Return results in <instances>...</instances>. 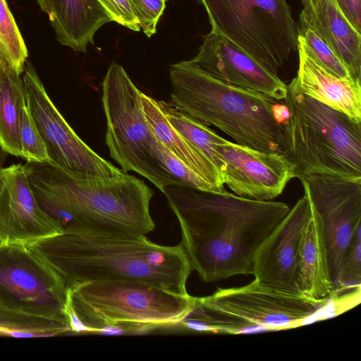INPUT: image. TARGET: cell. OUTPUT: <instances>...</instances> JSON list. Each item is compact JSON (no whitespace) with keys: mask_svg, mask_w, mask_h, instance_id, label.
Here are the masks:
<instances>
[{"mask_svg":"<svg viewBox=\"0 0 361 361\" xmlns=\"http://www.w3.org/2000/svg\"><path fill=\"white\" fill-rule=\"evenodd\" d=\"M162 192L192 270L207 283L252 274L255 254L290 210L282 202L170 185Z\"/></svg>","mask_w":361,"mask_h":361,"instance_id":"1","label":"cell"},{"mask_svg":"<svg viewBox=\"0 0 361 361\" xmlns=\"http://www.w3.org/2000/svg\"><path fill=\"white\" fill-rule=\"evenodd\" d=\"M24 166L39 205L63 233L137 237L156 227L149 212L154 191L128 173L79 178L48 163L26 161Z\"/></svg>","mask_w":361,"mask_h":361,"instance_id":"2","label":"cell"},{"mask_svg":"<svg viewBox=\"0 0 361 361\" xmlns=\"http://www.w3.org/2000/svg\"><path fill=\"white\" fill-rule=\"evenodd\" d=\"M64 280L68 288L110 280H140L188 294L192 271L180 244H157L146 235L99 237L61 233L26 243Z\"/></svg>","mask_w":361,"mask_h":361,"instance_id":"3","label":"cell"},{"mask_svg":"<svg viewBox=\"0 0 361 361\" xmlns=\"http://www.w3.org/2000/svg\"><path fill=\"white\" fill-rule=\"evenodd\" d=\"M169 75L177 110L218 128L236 143L283 153L288 109L283 100L228 85L189 61L173 64Z\"/></svg>","mask_w":361,"mask_h":361,"instance_id":"4","label":"cell"},{"mask_svg":"<svg viewBox=\"0 0 361 361\" xmlns=\"http://www.w3.org/2000/svg\"><path fill=\"white\" fill-rule=\"evenodd\" d=\"M68 288L80 334H128L174 326L197 300L140 280L90 281Z\"/></svg>","mask_w":361,"mask_h":361,"instance_id":"5","label":"cell"},{"mask_svg":"<svg viewBox=\"0 0 361 361\" xmlns=\"http://www.w3.org/2000/svg\"><path fill=\"white\" fill-rule=\"evenodd\" d=\"M288 109L283 154L295 175L361 180V122L303 93L295 77L283 100Z\"/></svg>","mask_w":361,"mask_h":361,"instance_id":"6","label":"cell"},{"mask_svg":"<svg viewBox=\"0 0 361 361\" xmlns=\"http://www.w3.org/2000/svg\"><path fill=\"white\" fill-rule=\"evenodd\" d=\"M140 92L122 66L110 64L102 82L106 144L124 172L141 175L162 192L177 184L164 164L161 142L145 118Z\"/></svg>","mask_w":361,"mask_h":361,"instance_id":"7","label":"cell"},{"mask_svg":"<svg viewBox=\"0 0 361 361\" xmlns=\"http://www.w3.org/2000/svg\"><path fill=\"white\" fill-rule=\"evenodd\" d=\"M212 31L278 75L297 50L298 25L286 0H198Z\"/></svg>","mask_w":361,"mask_h":361,"instance_id":"8","label":"cell"},{"mask_svg":"<svg viewBox=\"0 0 361 361\" xmlns=\"http://www.w3.org/2000/svg\"><path fill=\"white\" fill-rule=\"evenodd\" d=\"M327 299L280 291L255 279L243 286L219 288L210 295L197 297L196 305L225 334H238L301 326Z\"/></svg>","mask_w":361,"mask_h":361,"instance_id":"9","label":"cell"},{"mask_svg":"<svg viewBox=\"0 0 361 361\" xmlns=\"http://www.w3.org/2000/svg\"><path fill=\"white\" fill-rule=\"evenodd\" d=\"M67 300L63 278L28 245L0 250V305L68 323Z\"/></svg>","mask_w":361,"mask_h":361,"instance_id":"10","label":"cell"},{"mask_svg":"<svg viewBox=\"0 0 361 361\" xmlns=\"http://www.w3.org/2000/svg\"><path fill=\"white\" fill-rule=\"evenodd\" d=\"M23 84L27 109L47 147L51 164L79 178H106L124 171L84 142L60 114L35 68L26 61Z\"/></svg>","mask_w":361,"mask_h":361,"instance_id":"11","label":"cell"},{"mask_svg":"<svg viewBox=\"0 0 361 361\" xmlns=\"http://www.w3.org/2000/svg\"><path fill=\"white\" fill-rule=\"evenodd\" d=\"M298 178L310 207L322 223L334 290L351 240L361 226V180L319 173Z\"/></svg>","mask_w":361,"mask_h":361,"instance_id":"12","label":"cell"},{"mask_svg":"<svg viewBox=\"0 0 361 361\" xmlns=\"http://www.w3.org/2000/svg\"><path fill=\"white\" fill-rule=\"evenodd\" d=\"M215 147L225 164L224 185L238 196L271 201L296 178L295 166L282 153L258 150L226 139Z\"/></svg>","mask_w":361,"mask_h":361,"instance_id":"13","label":"cell"},{"mask_svg":"<svg viewBox=\"0 0 361 361\" xmlns=\"http://www.w3.org/2000/svg\"><path fill=\"white\" fill-rule=\"evenodd\" d=\"M310 213V203L304 194L258 248L252 274L255 279L280 291L299 293L300 239Z\"/></svg>","mask_w":361,"mask_h":361,"instance_id":"14","label":"cell"},{"mask_svg":"<svg viewBox=\"0 0 361 361\" xmlns=\"http://www.w3.org/2000/svg\"><path fill=\"white\" fill-rule=\"evenodd\" d=\"M0 233L8 243L63 233L60 225L39 205L20 163L0 167Z\"/></svg>","mask_w":361,"mask_h":361,"instance_id":"15","label":"cell"},{"mask_svg":"<svg viewBox=\"0 0 361 361\" xmlns=\"http://www.w3.org/2000/svg\"><path fill=\"white\" fill-rule=\"evenodd\" d=\"M211 76L235 87L283 100L287 85L244 51L211 30L197 55L189 61Z\"/></svg>","mask_w":361,"mask_h":361,"instance_id":"16","label":"cell"},{"mask_svg":"<svg viewBox=\"0 0 361 361\" xmlns=\"http://www.w3.org/2000/svg\"><path fill=\"white\" fill-rule=\"evenodd\" d=\"M302 14L343 63L350 78L361 82V33L339 9L336 0H301Z\"/></svg>","mask_w":361,"mask_h":361,"instance_id":"17","label":"cell"},{"mask_svg":"<svg viewBox=\"0 0 361 361\" xmlns=\"http://www.w3.org/2000/svg\"><path fill=\"white\" fill-rule=\"evenodd\" d=\"M47 14L57 40L75 51L86 53L95 32L112 20L98 0H37Z\"/></svg>","mask_w":361,"mask_h":361,"instance_id":"18","label":"cell"},{"mask_svg":"<svg viewBox=\"0 0 361 361\" xmlns=\"http://www.w3.org/2000/svg\"><path fill=\"white\" fill-rule=\"evenodd\" d=\"M299 64L295 77L300 90L319 102L361 122V85L331 75L297 45Z\"/></svg>","mask_w":361,"mask_h":361,"instance_id":"19","label":"cell"},{"mask_svg":"<svg viewBox=\"0 0 361 361\" xmlns=\"http://www.w3.org/2000/svg\"><path fill=\"white\" fill-rule=\"evenodd\" d=\"M140 99L147 125L161 142L184 166L223 192L224 178L216 166L169 123L161 108L160 101L140 92Z\"/></svg>","mask_w":361,"mask_h":361,"instance_id":"20","label":"cell"},{"mask_svg":"<svg viewBox=\"0 0 361 361\" xmlns=\"http://www.w3.org/2000/svg\"><path fill=\"white\" fill-rule=\"evenodd\" d=\"M298 288L299 293L315 299L334 290L322 223L311 207L300 239Z\"/></svg>","mask_w":361,"mask_h":361,"instance_id":"21","label":"cell"},{"mask_svg":"<svg viewBox=\"0 0 361 361\" xmlns=\"http://www.w3.org/2000/svg\"><path fill=\"white\" fill-rule=\"evenodd\" d=\"M26 105L23 80L15 71L0 66V147L21 157L19 145L20 114Z\"/></svg>","mask_w":361,"mask_h":361,"instance_id":"22","label":"cell"},{"mask_svg":"<svg viewBox=\"0 0 361 361\" xmlns=\"http://www.w3.org/2000/svg\"><path fill=\"white\" fill-rule=\"evenodd\" d=\"M166 118L173 127L202 152L219 171L224 178L225 164L215 145L224 140L209 128L195 119L177 110L171 104L160 101Z\"/></svg>","mask_w":361,"mask_h":361,"instance_id":"23","label":"cell"},{"mask_svg":"<svg viewBox=\"0 0 361 361\" xmlns=\"http://www.w3.org/2000/svg\"><path fill=\"white\" fill-rule=\"evenodd\" d=\"M66 333H71L67 322L0 305V336L33 338L54 336Z\"/></svg>","mask_w":361,"mask_h":361,"instance_id":"24","label":"cell"},{"mask_svg":"<svg viewBox=\"0 0 361 361\" xmlns=\"http://www.w3.org/2000/svg\"><path fill=\"white\" fill-rule=\"evenodd\" d=\"M28 51L6 0H0V66L21 75Z\"/></svg>","mask_w":361,"mask_h":361,"instance_id":"25","label":"cell"},{"mask_svg":"<svg viewBox=\"0 0 361 361\" xmlns=\"http://www.w3.org/2000/svg\"><path fill=\"white\" fill-rule=\"evenodd\" d=\"M299 21L298 45L315 63L331 75L338 78L351 79L349 72L343 63L319 37L305 18L300 13Z\"/></svg>","mask_w":361,"mask_h":361,"instance_id":"26","label":"cell"},{"mask_svg":"<svg viewBox=\"0 0 361 361\" xmlns=\"http://www.w3.org/2000/svg\"><path fill=\"white\" fill-rule=\"evenodd\" d=\"M19 145L21 157L29 162L50 163L44 141L25 105L19 124Z\"/></svg>","mask_w":361,"mask_h":361,"instance_id":"27","label":"cell"},{"mask_svg":"<svg viewBox=\"0 0 361 361\" xmlns=\"http://www.w3.org/2000/svg\"><path fill=\"white\" fill-rule=\"evenodd\" d=\"M334 290L327 296L326 303L316 313L305 320L302 326L336 317L359 305L361 301V285L352 288L351 290L345 294Z\"/></svg>","mask_w":361,"mask_h":361,"instance_id":"28","label":"cell"},{"mask_svg":"<svg viewBox=\"0 0 361 361\" xmlns=\"http://www.w3.org/2000/svg\"><path fill=\"white\" fill-rule=\"evenodd\" d=\"M361 285V226H360L349 246L338 286L342 291Z\"/></svg>","mask_w":361,"mask_h":361,"instance_id":"29","label":"cell"},{"mask_svg":"<svg viewBox=\"0 0 361 361\" xmlns=\"http://www.w3.org/2000/svg\"><path fill=\"white\" fill-rule=\"evenodd\" d=\"M166 1L130 0L139 26L148 37L157 32V25L165 9Z\"/></svg>","mask_w":361,"mask_h":361,"instance_id":"30","label":"cell"},{"mask_svg":"<svg viewBox=\"0 0 361 361\" xmlns=\"http://www.w3.org/2000/svg\"><path fill=\"white\" fill-rule=\"evenodd\" d=\"M110 16L112 21L133 31H140L138 20L130 0H98Z\"/></svg>","mask_w":361,"mask_h":361,"instance_id":"31","label":"cell"},{"mask_svg":"<svg viewBox=\"0 0 361 361\" xmlns=\"http://www.w3.org/2000/svg\"><path fill=\"white\" fill-rule=\"evenodd\" d=\"M336 4L353 27L361 33V0H336Z\"/></svg>","mask_w":361,"mask_h":361,"instance_id":"32","label":"cell"},{"mask_svg":"<svg viewBox=\"0 0 361 361\" xmlns=\"http://www.w3.org/2000/svg\"><path fill=\"white\" fill-rule=\"evenodd\" d=\"M7 154L1 147H0V167H2L7 159Z\"/></svg>","mask_w":361,"mask_h":361,"instance_id":"33","label":"cell"},{"mask_svg":"<svg viewBox=\"0 0 361 361\" xmlns=\"http://www.w3.org/2000/svg\"><path fill=\"white\" fill-rule=\"evenodd\" d=\"M8 243L6 238L0 233V250Z\"/></svg>","mask_w":361,"mask_h":361,"instance_id":"34","label":"cell"}]
</instances>
